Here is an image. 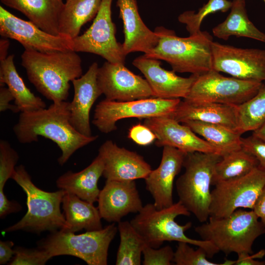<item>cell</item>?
I'll return each mask as SVG.
<instances>
[{
  "label": "cell",
  "mask_w": 265,
  "mask_h": 265,
  "mask_svg": "<svg viewBox=\"0 0 265 265\" xmlns=\"http://www.w3.org/2000/svg\"><path fill=\"white\" fill-rule=\"evenodd\" d=\"M102 0H66L59 21V34L74 39L97 15Z\"/></svg>",
  "instance_id": "29"
},
{
  "label": "cell",
  "mask_w": 265,
  "mask_h": 265,
  "mask_svg": "<svg viewBox=\"0 0 265 265\" xmlns=\"http://www.w3.org/2000/svg\"><path fill=\"white\" fill-rule=\"evenodd\" d=\"M232 5V1L229 0H209L199 9L198 12L186 11L179 15L178 20L186 25L189 35L195 34L201 31V23L207 16L218 11L227 12L230 9Z\"/></svg>",
  "instance_id": "34"
},
{
  "label": "cell",
  "mask_w": 265,
  "mask_h": 265,
  "mask_svg": "<svg viewBox=\"0 0 265 265\" xmlns=\"http://www.w3.org/2000/svg\"><path fill=\"white\" fill-rule=\"evenodd\" d=\"M14 58V55L11 54L0 61V87L7 85L14 98L15 105L21 112L46 108V103L31 92L24 83L17 71Z\"/></svg>",
  "instance_id": "27"
},
{
  "label": "cell",
  "mask_w": 265,
  "mask_h": 265,
  "mask_svg": "<svg viewBox=\"0 0 265 265\" xmlns=\"http://www.w3.org/2000/svg\"><path fill=\"white\" fill-rule=\"evenodd\" d=\"M11 179L21 186L26 195L27 212L16 223L5 228V232L18 230L40 234L49 231H65L67 227L60 204L65 191L60 189L54 192L44 191L32 182L25 167L16 166Z\"/></svg>",
  "instance_id": "5"
},
{
  "label": "cell",
  "mask_w": 265,
  "mask_h": 265,
  "mask_svg": "<svg viewBox=\"0 0 265 265\" xmlns=\"http://www.w3.org/2000/svg\"><path fill=\"white\" fill-rule=\"evenodd\" d=\"M237 106L209 102L189 103L183 100L180 101L172 117L180 123L199 121L219 124L237 132Z\"/></svg>",
  "instance_id": "23"
},
{
  "label": "cell",
  "mask_w": 265,
  "mask_h": 265,
  "mask_svg": "<svg viewBox=\"0 0 265 265\" xmlns=\"http://www.w3.org/2000/svg\"><path fill=\"white\" fill-rule=\"evenodd\" d=\"M98 155L104 162L103 176L106 180L127 181L144 179L152 170L142 156L118 146L111 140H107L101 145Z\"/></svg>",
  "instance_id": "17"
},
{
  "label": "cell",
  "mask_w": 265,
  "mask_h": 265,
  "mask_svg": "<svg viewBox=\"0 0 265 265\" xmlns=\"http://www.w3.org/2000/svg\"><path fill=\"white\" fill-rule=\"evenodd\" d=\"M258 165L256 159L242 149L228 153L215 164L212 185L244 176Z\"/></svg>",
  "instance_id": "31"
},
{
  "label": "cell",
  "mask_w": 265,
  "mask_h": 265,
  "mask_svg": "<svg viewBox=\"0 0 265 265\" xmlns=\"http://www.w3.org/2000/svg\"><path fill=\"white\" fill-rule=\"evenodd\" d=\"M98 202L101 218L113 223L130 213L138 212L143 207L135 181L106 180Z\"/></svg>",
  "instance_id": "18"
},
{
  "label": "cell",
  "mask_w": 265,
  "mask_h": 265,
  "mask_svg": "<svg viewBox=\"0 0 265 265\" xmlns=\"http://www.w3.org/2000/svg\"><path fill=\"white\" fill-rule=\"evenodd\" d=\"M104 170L103 160L98 155L92 162L81 171L78 172L68 171L61 175L56 180V185L59 189L93 204L98 201L100 192L98 182Z\"/></svg>",
  "instance_id": "24"
},
{
  "label": "cell",
  "mask_w": 265,
  "mask_h": 265,
  "mask_svg": "<svg viewBox=\"0 0 265 265\" xmlns=\"http://www.w3.org/2000/svg\"><path fill=\"white\" fill-rule=\"evenodd\" d=\"M132 64L143 74L156 98L185 99L198 76L193 74L188 78L179 76L174 71L162 68L160 60L145 54L135 58Z\"/></svg>",
  "instance_id": "16"
},
{
  "label": "cell",
  "mask_w": 265,
  "mask_h": 265,
  "mask_svg": "<svg viewBox=\"0 0 265 265\" xmlns=\"http://www.w3.org/2000/svg\"><path fill=\"white\" fill-rule=\"evenodd\" d=\"M119 17L123 23L124 41L122 44L126 55L141 52L149 53L158 45V33L150 30L139 14L136 0H117Z\"/></svg>",
  "instance_id": "22"
},
{
  "label": "cell",
  "mask_w": 265,
  "mask_h": 265,
  "mask_svg": "<svg viewBox=\"0 0 265 265\" xmlns=\"http://www.w3.org/2000/svg\"><path fill=\"white\" fill-rule=\"evenodd\" d=\"M155 30L159 36V43L146 55L166 61L175 72L199 76L212 70L213 38L208 32L200 31L181 37L163 26Z\"/></svg>",
  "instance_id": "3"
},
{
  "label": "cell",
  "mask_w": 265,
  "mask_h": 265,
  "mask_svg": "<svg viewBox=\"0 0 265 265\" xmlns=\"http://www.w3.org/2000/svg\"><path fill=\"white\" fill-rule=\"evenodd\" d=\"M118 231L115 223L97 231H86L81 234L57 230L38 243L53 258L70 255L84 261L88 265L107 264L109 245Z\"/></svg>",
  "instance_id": "8"
},
{
  "label": "cell",
  "mask_w": 265,
  "mask_h": 265,
  "mask_svg": "<svg viewBox=\"0 0 265 265\" xmlns=\"http://www.w3.org/2000/svg\"><path fill=\"white\" fill-rule=\"evenodd\" d=\"M99 68L93 63L84 75L72 81L74 95L69 102L70 122L80 133L92 135L90 124V112L97 99L102 94L97 81Z\"/></svg>",
  "instance_id": "21"
},
{
  "label": "cell",
  "mask_w": 265,
  "mask_h": 265,
  "mask_svg": "<svg viewBox=\"0 0 265 265\" xmlns=\"http://www.w3.org/2000/svg\"><path fill=\"white\" fill-rule=\"evenodd\" d=\"M265 4V0H263Z\"/></svg>",
  "instance_id": "48"
},
{
  "label": "cell",
  "mask_w": 265,
  "mask_h": 265,
  "mask_svg": "<svg viewBox=\"0 0 265 265\" xmlns=\"http://www.w3.org/2000/svg\"><path fill=\"white\" fill-rule=\"evenodd\" d=\"M10 43L7 39H1L0 40V61L7 57L8 50Z\"/></svg>",
  "instance_id": "46"
},
{
  "label": "cell",
  "mask_w": 265,
  "mask_h": 265,
  "mask_svg": "<svg viewBox=\"0 0 265 265\" xmlns=\"http://www.w3.org/2000/svg\"><path fill=\"white\" fill-rule=\"evenodd\" d=\"M241 149L258 160V167L265 171V140L253 134L241 138Z\"/></svg>",
  "instance_id": "39"
},
{
  "label": "cell",
  "mask_w": 265,
  "mask_h": 265,
  "mask_svg": "<svg viewBox=\"0 0 265 265\" xmlns=\"http://www.w3.org/2000/svg\"><path fill=\"white\" fill-rule=\"evenodd\" d=\"M120 244L116 255V265H140L142 252L146 245L130 222L118 223Z\"/></svg>",
  "instance_id": "32"
},
{
  "label": "cell",
  "mask_w": 265,
  "mask_h": 265,
  "mask_svg": "<svg viewBox=\"0 0 265 265\" xmlns=\"http://www.w3.org/2000/svg\"><path fill=\"white\" fill-rule=\"evenodd\" d=\"M265 255V250H261L255 254L248 253H239L238 254V259L235 261V265H265V262L260 261L256 259L262 258Z\"/></svg>",
  "instance_id": "42"
},
{
  "label": "cell",
  "mask_w": 265,
  "mask_h": 265,
  "mask_svg": "<svg viewBox=\"0 0 265 265\" xmlns=\"http://www.w3.org/2000/svg\"><path fill=\"white\" fill-rule=\"evenodd\" d=\"M178 242L173 260L177 265H223L209 261L207 252L201 247L195 250L187 242Z\"/></svg>",
  "instance_id": "35"
},
{
  "label": "cell",
  "mask_w": 265,
  "mask_h": 265,
  "mask_svg": "<svg viewBox=\"0 0 265 265\" xmlns=\"http://www.w3.org/2000/svg\"><path fill=\"white\" fill-rule=\"evenodd\" d=\"M180 101L156 97L130 101L105 99L96 105L92 123L101 132L108 133L117 129L116 123L123 119L172 117Z\"/></svg>",
  "instance_id": "10"
},
{
  "label": "cell",
  "mask_w": 265,
  "mask_h": 265,
  "mask_svg": "<svg viewBox=\"0 0 265 265\" xmlns=\"http://www.w3.org/2000/svg\"><path fill=\"white\" fill-rule=\"evenodd\" d=\"M19 159L18 152L6 140H0V194H3L7 181L11 178Z\"/></svg>",
  "instance_id": "36"
},
{
  "label": "cell",
  "mask_w": 265,
  "mask_h": 265,
  "mask_svg": "<svg viewBox=\"0 0 265 265\" xmlns=\"http://www.w3.org/2000/svg\"><path fill=\"white\" fill-rule=\"evenodd\" d=\"M259 219L252 210L239 209L226 217L210 216L194 230L202 239L211 242L226 255L251 254L254 241L265 233V227Z\"/></svg>",
  "instance_id": "6"
},
{
  "label": "cell",
  "mask_w": 265,
  "mask_h": 265,
  "mask_svg": "<svg viewBox=\"0 0 265 265\" xmlns=\"http://www.w3.org/2000/svg\"><path fill=\"white\" fill-rule=\"evenodd\" d=\"M160 163L152 170L145 180L146 189L159 210L168 208L173 203V189L176 176L183 167L186 153L172 147L164 146Z\"/></svg>",
  "instance_id": "20"
},
{
  "label": "cell",
  "mask_w": 265,
  "mask_h": 265,
  "mask_svg": "<svg viewBox=\"0 0 265 265\" xmlns=\"http://www.w3.org/2000/svg\"><path fill=\"white\" fill-rule=\"evenodd\" d=\"M14 100V98L8 87H0V111L3 112L10 110L14 113L20 112L16 105L10 104V102Z\"/></svg>",
  "instance_id": "41"
},
{
  "label": "cell",
  "mask_w": 265,
  "mask_h": 265,
  "mask_svg": "<svg viewBox=\"0 0 265 265\" xmlns=\"http://www.w3.org/2000/svg\"><path fill=\"white\" fill-rule=\"evenodd\" d=\"M97 81L107 100L130 101L154 97L146 80L134 74L125 64L106 61L98 68Z\"/></svg>",
  "instance_id": "15"
},
{
  "label": "cell",
  "mask_w": 265,
  "mask_h": 265,
  "mask_svg": "<svg viewBox=\"0 0 265 265\" xmlns=\"http://www.w3.org/2000/svg\"><path fill=\"white\" fill-rule=\"evenodd\" d=\"M128 137L136 144L148 146L157 139L154 132L145 125L137 124L132 126L129 131Z\"/></svg>",
  "instance_id": "40"
},
{
  "label": "cell",
  "mask_w": 265,
  "mask_h": 265,
  "mask_svg": "<svg viewBox=\"0 0 265 265\" xmlns=\"http://www.w3.org/2000/svg\"><path fill=\"white\" fill-rule=\"evenodd\" d=\"M13 131L18 141L27 144L38 141L39 136L49 139L59 148L57 159L63 165L79 149L94 142L98 135L80 133L70 122L69 102H53L48 108L22 112Z\"/></svg>",
  "instance_id": "1"
},
{
  "label": "cell",
  "mask_w": 265,
  "mask_h": 265,
  "mask_svg": "<svg viewBox=\"0 0 265 265\" xmlns=\"http://www.w3.org/2000/svg\"><path fill=\"white\" fill-rule=\"evenodd\" d=\"M221 157L216 153H186L185 172L176 182L179 201L202 223L210 216V186L214 166Z\"/></svg>",
  "instance_id": "7"
},
{
  "label": "cell",
  "mask_w": 265,
  "mask_h": 265,
  "mask_svg": "<svg viewBox=\"0 0 265 265\" xmlns=\"http://www.w3.org/2000/svg\"><path fill=\"white\" fill-rule=\"evenodd\" d=\"M190 215V212L180 201L160 210L153 203H148L130 222L145 243L151 247L158 248L165 241L185 242L203 248L208 258H212L220 252L217 247L209 241L187 237L185 232L191 227V222L181 225L175 221L178 216Z\"/></svg>",
  "instance_id": "4"
},
{
  "label": "cell",
  "mask_w": 265,
  "mask_h": 265,
  "mask_svg": "<svg viewBox=\"0 0 265 265\" xmlns=\"http://www.w3.org/2000/svg\"><path fill=\"white\" fill-rule=\"evenodd\" d=\"M265 186V171L258 166L244 176L216 184L211 191L210 216L224 217L239 209L252 210Z\"/></svg>",
  "instance_id": "11"
},
{
  "label": "cell",
  "mask_w": 265,
  "mask_h": 265,
  "mask_svg": "<svg viewBox=\"0 0 265 265\" xmlns=\"http://www.w3.org/2000/svg\"><path fill=\"white\" fill-rule=\"evenodd\" d=\"M7 7L18 10L43 30L59 35V21L63 0H0Z\"/></svg>",
  "instance_id": "25"
},
{
  "label": "cell",
  "mask_w": 265,
  "mask_h": 265,
  "mask_svg": "<svg viewBox=\"0 0 265 265\" xmlns=\"http://www.w3.org/2000/svg\"><path fill=\"white\" fill-rule=\"evenodd\" d=\"M265 122V87L254 97L237 106V132L254 131Z\"/></svg>",
  "instance_id": "33"
},
{
  "label": "cell",
  "mask_w": 265,
  "mask_h": 265,
  "mask_svg": "<svg viewBox=\"0 0 265 265\" xmlns=\"http://www.w3.org/2000/svg\"><path fill=\"white\" fill-rule=\"evenodd\" d=\"M264 87L263 82L225 77L212 69L197 76L184 100L238 106L254 97Z\"/></svg>",
  "instance_id": "9"
},
{
  "label": "cell",
  "mask_w": 265,
  "mask_h": 265,
  "mask_svg": "<svg viewBox=\"0 0 265 265\" xmlns=\"http://www.w3.org/2000/svg\"><path fill=\"white\" fill-rule=\"evenodd\" d=\"M142 254L144 265H170L173 262L174 251L169 245L154 248L146 244Z\"/></svg>",
  "instance_id": "38"
},
{
  "label": "cell",
  "mask_w": 265,
  "mask_h": 265,
  "mask_svg": "<svg viewBox=\"0 0 265 265\" xmlns=\"http://www.w3.org/2000/svg\"><path fill=\"white\" fill-rule=\"evenodd\" d=\"M112 0H102L99 10L90 27L73 39V51L99 55L106 61L125 64L126 55L116 37L111 18Z\"/></svg>",
  "instance_id": "12"
},
{
  "label": "cell",
  "mask_w": 265,
  "mask_h": 265,
  "mask_svg": "<svg viewBox=\"0 0 265 265\" xmlns=\"http://www.w3.org/2000/svg\"><path fill=\"white\" fill-rule=\"evenodd\" d=\"M21 61L29 81L53 102L66 101L70 82L82 75L81 59L74 51L43 53L25 49Z\"/></svg>",
  "instance_id": "2"
},
{
  "label": "cell",
  "mask_w": 265,
  "mask_h": 265,
  "mask_svg": "<svg viewBox=\"0 0 265 265\" xmlns=\"http://www.w3.org/2000/svg\"><path fill=\"white\" fill-rule=\"evenodd\" d=\"M212 69L241 80H265V50L243 49L213 41Z\"/></svg>",
  "instance_id": "13"
},
{
  "label": "cell",
  "mask_w": 265,
  "mask_h": 265,
  "mask_svg": "<svg viewBox=\"0 0 265 265\" xmlns=\"http://www.w3.org/2000/svg\"><path fill=\"white\" fill-rule=\"evenodd\" d=\"M0 34L14 39L25 49L47 53L73 51V39L61 34L53 35L30 21L24 20L0 6Z\"/></svg>",
  "instance_id": "14"
},
{
  "label": "cell",
  "mask_w": 265,
  "mask_h": 265,
  "mask_svg": "<svg viewBox=\"0 0 265 265\" xmlns=\"http://www.w3.org/2000/svg\"><path fill=\"white\" fill-rule=\"evenodd\" d=\"M14 244L12 241H0V265L6 264L14 255Z\"/></svg>",
  "instance_id": "44"
},
{
  "label": "cell",
  "mask_w": 265,
  "mask_h": 265,
  "mask_svg": "<svg viewBox=\"0 0 265 265\" xmlns=\"http://www.w3.org/2000/svg\"><path fill=\"white\" fill-rule=\"evenodd\" d=\"M14 257L10 265H43L52 258L48 253L39 247L28 249L16 246L14 248Z\"/></svg>",
  "instance_id": "37"
},
{
  "label": "cell",
  "mask_w": 265,
  "mask_h": 265,
  "mask_svg": "<svg viewBox=\"0 0 265 265\" xmlns=\"http://www.w3.org/2000/svg\"><path fill=\"white\" fill-rule=\"evenodd\" d=\"M230 12L226 19L212 28L213 35L227 40L231 36L244 37L265 43V33L250 21L245 0H233Z\"/></svg>",
  "instance_id": "28"
},
{
  "label": "cell",
  "mask_w": 265,
  "mask_h": 265,
  "mask_svg": "<svg viewBox=\"0 0 265 265\" xmlns=\"http://www.w3.org/2000/svg\"><path fill=\"white\" fill-rule=\"evenodd\" d=\"M252 210L265 227V186L258 196Z\"/></svg>",
  "instance_id": "45"
},
{
  "label": "cell",
  "mask_w": 265,
  "mask_h": 265,
  "mask_svg": "<svg viewBox=\"0 0 265 265\" xmlns=\"http://www.w3.org/2000/svg\"><path fill=\"white\" fill-rule=\"evenodd\" d=\"M143 124L155 134V145L170 146L186 153L199 152L216 153L215 148L196 135L189 127L171 117L145 119Z\"/></svg>",
  "instance_id": "19"
},
{
  "label": "cell",
  "mask_w": 265,
  "mask_h": 265,
  "mask_svg": "<svg viewBox=\"0 0 265 265\" xmlns=\"http://www.w3.org/2000/svg\"><path fill=\"white\" fill-rule=\"evenodd\" d=\"M183 123L213 146L223 157L241 149V135L237 132L219 124L189 120Z\"/></svg>",
  "instance_id": "30"
},
{
  "label": "cell",
  "mask_w": 265,
  "mask_h": 265,
  "mask_svg": "<svg viewBox=\"0 0 265 265\" xmlns=\"http://www.w3.org/2000/svg\"><path fill=\"white\" fill-rule=\"evenodd\" d=\"M22 206L17 202L9 200L5 194L0 195V217L3 218L7 215L19 212Z\"/></svg>",
  "instance_id": "43"
},
{
  "label": "cell",
  "mask_w": 265,
  "mask_h": 265,
  "mask_svg": "<svg viewBox=\"0 0 265 265\" xmlns=\"http://www.w3.org/2000/svg\"><path fill=\"white\" fill-rule=\"evenodd\" d=\"M62 204L67 226L64 231L75 233L82 229L92 231L103 228L98 209L93 204L65 191Z\"/></svg>",
  "instance_id": "26"
},
{
  "label": "cell",
  "mask_w": 265,
  "mask_h": 265,
  "mask_svg": "<svg viewBox=\"0 0 265 265\" xmlns=\"http://www.w3.org/2000/svg\"><path fill=\"white\" fill-rule=\"evenodd\" d=\"M252 134L265 140V122L259 128L254 131Z\"/></svg>",
  "instance_id": "47"
}]
</instances>
